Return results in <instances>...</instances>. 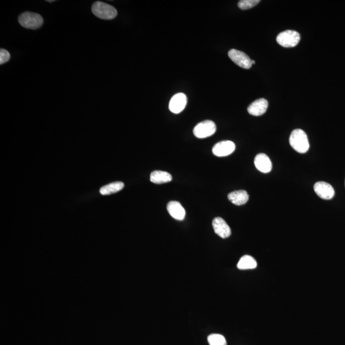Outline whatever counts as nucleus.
<instances>
[{"instance_id": "f257e3e1", "label": "nucleus", "mask_w": 345, "mask_h": 345, "mask_svg": "<svg viewBox=\"0 0 345 345\" xmlns=\"http://www.w3.org/2000/svg\"><path fill=\"white\" fill-rule=\"evenodd\" d=\"M289 141L291 147L298 153H306L310 149L308 136L301 129H295L292 131Z\"/></svg>"}, {"instance_id": "f03ea898", "label": "nucleus", "mask_w": 345, "mask_h": 345, "mask_svg": "<svg viewBox=\"0 0 345 345\" xmlns=\"http://www.w3.org/2000/svg\"><path fill=\"white\" fill-rule=\"evenodd\" d=\"M92 11L97 18L105 20H113L118 14L115 7L102 1H95L93 4Z\"/></svg>"}, {"instance_id": "7ed1b4c3", "label": "nucleus", "mask_w": 345, "mask_h": 345, "mask_svg": "<svg viewBox=\"0 0 345 345\" xmlns=\"http://www.w3.org/2000/svg\"><path fill=\"white\" fill-rule=\"evenodd\" d=\"M18 21L25 28L37 29L43 25L44 19L41 15L35 12H25L19 16Z\"/></svg>"}, {"instance_id": "20e7f679", "label": "nucleus", "mask_w": 345, "mask_h": 345, "mask_svg": "<svg viewBox=\"0 0 345 345\" xmlns=\"http://www.w3.org/2000/svg\"><path fill=\"white\" fill-rule=\"evenodd\" d=\"M300 40V34L297 31L287 30L279 34L276 41L279 45L284 48H293L297 46Z\"/></svg>"}, {"instance_id": "39448f33", "label": "nucleus", "mask_w": 345, "mask_h": 345, "mask_svg": "<svg viewBox=\"0 0 345 345\" xmlns=\"http://www.w3.org/2000/svg\"><path fill=\"white\" fill-rule=\"evenodd\" d=\"M216 131L215 123L211 120H205L199 123L194 129V135L198 138H206L213 135Z\"/></svg>"}, {"instance_id": "423d86ee", "label": "nucleus", "mask_w": 345, "mask_h": 345, "mask_svg": "<svg viewBox=\"0 0 345 345\" xmlns=\"http://www.w3.org/2000/svg\"><path fill=\"white\" fill-rule=\"evenodd\" d=\"M228 56L235 63L243 69H249L252 67V60L244 52L232 49L228 52Z\"/></svg>"}, {"instance_id": "0eeeda50", "label": "nucleus", "mask_w": 345, "mask_h": 345, "mask_svg": "<svg viewBox=\"0 0 345 345\" xmlns=\"http://www.w3.org/2000/svg\"><path fill=\"white\" fill-rule=\"evenodd\" d=\"M236 150V145L232 141H222L215 144L212 148L213 155L226 157L230 155Z\"/></svg>"}, {"instance_id": "6e6552de", "label": "nucleus", "mask_w": 345, "mask_h": 345, "mask_svg": "<svg viewBox=\"0 0 345 345\" xmlns=\"http://www.w3.org/2000/svg\"><path fill=\"white\" fill-rule=\"evenodd\" d=\"M314 190L317 195L323 200H331L335 194V191L331 184L325 182H318L315 184Z\"/></svg>"}, {"instance_id": "1a4fd4ad", "label": "nucleus", "mask_w": 345, "mask_h": 345, "mask_svg": "<svg viewBox=\"0 0 345 345\" xmlns=\"http://www.w3.org/2000/svg\"><path fill=\"white\" fill-rule=\"evenodd\" d=\"M187 99L183 93L175 94L169 102V108L172 113L179 114L183 111L187 105Z\"/></svg>"}, {"instance_id": "9d476101", "label": "nucleus", "mask_w": 345, "mask_h": 345, "mask_svg": "<svg viewBox=\"0 0 345 345\" xmlns=\"http://www.w3.org/2000/svg\"><path fill=\"white\" fill-rule=\"evenodd\" d=\"M212 226L215 234L223 239L229 237L232 234L230 226L223 218L215 217L212 221Z\"/></svg>"}, {"instance_id": "9b49d317", "label": "nucleus", "mask_w": 345, "mask_h": 345, "mask_svg": "<svg viewBox=\"0 0 345 345\" xmlns=\"http://www.w3.org/2000/svg\"><path fill=\"white\" fill-rule=\"evenodd\" d=\"M268 101L265 99H259L249 106L247 111L250 115L256 116L263 115L268 108Z\"/></svg>"}, {"instance_id": "f8f14e48", "label": "nucleus", "mask_w": 345, "mask_h": 345, "mask_svg": "<svg viewBox=\"0 0 345 345\" xmlns=\"http://www.w3.org/2000/svg\"><path fill=\"white\" fill-rule=\"evenodd\" d=\"M255 165L258 170L262 173H267L272 170V162L265 154H259L255 157Z\"/></svg>"}, {"instance_id": "ddd939ff", "label": "nucleus", "mask_w": 345, "mask_h": 345, "mask_svg": "<svg viewBox=\"0 0 345 345\" xmlns=\"http://www.w3.org/2000/svg\"><path fill=\"white\" fill-rule=\"evenodd\" d=\"M167 210L169 214L174 219L183 221L186 216V211L181 203L177 201H171L167 205Z\"/></svg>"}, {"instance_id": "4468645a", "label": "nucleus", "mask_w": 345, "mask_h": 345, "mask_svg": "<svg viewBox=\"0 0 345 345\" xmlns=\"http://www.w3.org/2000/svg\"><path fill=\"white\" fill-rule=\"evenodd\" d=\"M228 198L233 204L240 206L247 202L249 200V194L244 190H236L230 192L228 195Z\"/></svg>"}, {"instance_id": "2eb2a0df", "label": "nucleus", "mask_w": 345, "mask_h": 345, "mask_svg": "<svg viewBox=\"0 0 345 345\" xmlns=\"http://www.w3.org/2000/svg\"><path fill=\"white\" fill-rule=\"evenodd\" d=\"M170 173L163 171H154L150 174V180L152 183L161 184L169 183L172 181Z\"/></svg>"}, {"instance_id": "dca6fc26", "label": "nucleus", "mask_w": 345, "mask_h": 345, "mask_svg": "<svg viewBox=\"0 0 345 345\" xmlns=\"http://www.w3.org/2000/svg\"><path fill=\"white\" fill-rule=\"evenodd\" d=\"M257 261L249 255H245L241 258L237 264V268L240 270L253 269L257 268Z\"/></svg>"}, {"instance_id": "f3484780", "label": "nucleus", "mask_w": 345, "mask_h": 345, "mask_svg": "<svg viewBox=\"0 0 345 345\" xmlns=\"http://www.w3.org/2000/svg\"><path fill=\"white\" fill-rule=\"evenodd\" d=\"M124 187V184L122 182H116L107 185L103 186L100 189V192L103 195H109V194L116 193L121 190Z\"/></svg>"}, {"instance_id": "a211bd4d", "label": "nucleus", "mask_w": 345, "mask_h": 345, "mask_svg": "<svg viewBox=\"0 0 345 345\" xmlns=\"http://www.w3.org/2000/svg\"><path fill=\"white\" fill-rule=\"evenodd\" d=\"M208 342L210 345H227L225 338L219 334H211L209 336Z\"/></svg>"}, {"instance_id": "6ab92c4d", "label": "nucleus", "mask_w": 345, "mask_h": 345, "mask_svg": "<svg viewBox=\"0 0 345 345\" xmlns=\"http://www.w3.org/2000/svg\"><path fill=\"white\" fill-rule=\"evenodd\" d=\"M260 2V0H241L238 3L239 7L242 10L250 9Z\"/></svg>"}, {"instance_id": "aec40b11", "label": "nucleus", "mask_w": 345, "mask_h": 345, "mask_svg": "<svg viewBox=\"0 0 345 345\" xmlns=\"http://www.w3.org/2000/svg\"><path fill=\"white\" fill-rule=\"evenodd\" d=\"M10 59V54L8 51L1 49L0 50V64H4V63L8 62Z\"/></svg>"}, {"instance_id": "412c9836", "label": "nucleus", "mask_w": 345, "mask_h": 345, "mask_svg": "<svg viewBox=\"0 0 345 345\" xmlns=\"http://www.w3.org/2000/svg\"><path fill=\"white\" fill-rule=\"evenodd\" d=\"M252 65L255 64V61L252 60L251 61Z\"/></svg>"}]
</instances>
